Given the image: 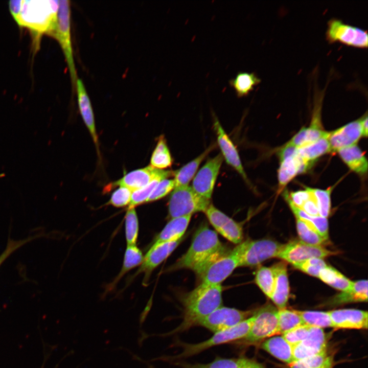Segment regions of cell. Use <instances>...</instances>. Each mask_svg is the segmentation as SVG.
I'll use <instances>...</instances> for the list:
<instances>
[{"label": "cell", "mask_w": 368, "mask_h": 368, "mask_svg": "<svg viewBox=\"0 0 368 368\" xmlns=\"http://www.w3.org/2000/svg\"><path fill=\"white\" fill-rule=\"evenodd\" d=\"M291 211L298 218L305 222L311 229L315 231L324 238L328 239V221L327 218L320 216L309 215L296 206L290 200L288 192L285 191L283 195Z\"/></svg>", "instance_id": "484cf974"}, {"label": "cell", "mask_w": 368, "mask_h": 368, "mask_svg": "<svg viewBox=\"0 0 368 368\" xmlns=\"http://www.w3.org/2000/svg\"><path fill=\"white\" fill-rule=\"evenodd\" d=\"M333 328L366 329L367 312L353 309H343L328 311Z\"/></svg>", "instance_id": "ffe728a7"}, {"label": "cell", "mask_w": 368, "mask_h": 368, "mask_svg": "<svg viewBox=\"0 0 368 368\" xmlns=\"http://www.w3.org/2000/svg\"><path fill=\"white\" fill-rule=\"evenodd\" d=\"M183 238L176 241L167 242L157 245H152L145 256L136 274L145 273L147 281L152 271L161 264L174 251L182 240Z\"/></svg>", "instance_id": "d6986e66"}, {"label": "cell", "mask_w": 368, "mask_h": 368, "mask_svg": "<svg viewBox=\"0 0 368 368\" xmlns=\"http://www.w3.org/2000/svg\"><path fill=\"white\" fill-rule=\"evenodd\" d=\"M44 364V363H43V364L42 365L41 368H43Z\"/></svg>", "instance_id": "6f0895ef"}, {"label": "cell", "mask_w": 368, "mask_h": 368, "mask_svg": "<svg viewBox=\"0 0 368 368\" xmlns=\"http://www.w3.org/2000/svg\"><path fill=\"white\" fill-rule=\"evenodd\" d=\"M222 286L200 284L181 298L183 308L181 323L168 334L186 331L196 326L201 319L222 306Z\"/></svg>", "instance_id": "3957f363"}, {"label": "cell", "mask_w": 368, "mask_h": 368, "mask_svg": "<svg viewBox=\"0 0 368 368\" xmlns=\"http://www.w3.org/2000/svg\"><path fill=\"white\" fill-rule=\"evenodd\" d=\"M337 254L323 246H314L301 240H294L283 244L277 257L293 265L309 259H323Z\"/></svg>", "instance_id": "7c38bea8"}, {"label": "cell", "mask_w": 368, "mask_h": 368, "mask_svg": "<svg viewBox=\"0 0 368 368\" xmlns=\"http://www.w3.org/2000/svg\"><path fill=\"white\" fill-rule=\"evenodd\" d=\"M362 136H367V112L361 118Z\"/></svg>", "instance_id": "f5cc1de1"}, {"label": "cell", "mask_w": 368, "mask_h": 368, "mask_svg": "<svg viewBox=\"0 0 368 368\" xmlns=\"http://www.w3.org/2000/svg\"><path fill=\"white\" fill-rule=\"evenodd\" d=\"M296 311L301 316L305 325L321 329L327 327H333L329 312Z\"/></svg>", "instance_id": "8d00e7d4"}, {"label": "cell", "mask_w": 368, "mask_h": 368, "mask_svg": "<svg viewBox=\"0 0 368 368\" xmlns=\"http://www.w3.org/2000/svg\"><path fill=\"white\" fill-rule=\"evenodd\" d=\"M70 5L67 0L59 1L58 23L54 38L60 43L67 63L74 89L77 79L71 36Z\"/></svg>", "instance_id": "9c48e42d"}, {"label": "cell", "mask_w": 368, "mask_h": 368, "mask_svg": "<svg viewBox=\"0 0 368 368\" xmlns=\"http://www.w3.org/2000/svg\"><path fill=\"white\" fill-rule=\"evenodd\" d=\"M215 147V145H211L197 157L179 169L173 171L175 188L188 186L196 173L200 164Z\"/></svg>", "instance_id": "f546056e"}, {"label": "cell", "mask_w": 368, "mask_h": 368, "mask_svg": "<svg viewBox=\"0 0 368 368\" xmlns=\"http://www.w3.org/2000/svg\"><path fill=\"white\" fill-rule=\"evenodd\" d=\"M75 88L77 93L78 104L80 114L96 148H98V138L93 109L84 85L80 79L77 78Z\"/></svg>", "instance_id": "7402d4cb"}, {"label": "cell", "mask_w": 368, "mask_h": 368, "mask_svg": "<svg viewBox=\"0 0 368 368\" xmlns=\"http://www.w3.org/2000/svg\"><path fill=\"white\" fill-rule=\"evenodd\" d=\"M132 193L128 188L120 187L112 193L108 204L116 208L129 205Z\"/></svg>", "instance_id": "bcb514c9"}, {"label": "cell", "mask_w": 368, "mask_h": 368, "mask_svg": "<svg viewBox=\"0 0 368 368\" xmlns=\"http://www.w3.org/2000/svg\"><path fill=\"white\" fill-rule=\"evenodd\" d=\"M237 256L233 251L227 252L212 262L199 276L201 283L208 285L221 284L238 267Z\"/></svg>", "instance_id": "5bb4252c"}, {"label": "cell", "mask_w": 368, "mask_h": 368, "mask_svg": "<svg viewBox=\"0 0 368 368\" xmlns=\"http://www.w3.org/2000/svg\"><path fill=\"white\" fill-rule=\"evenodd\" d=\"M333 365V357L332 356H328L325 362L321 368H332Z\"/></svg>", "instance_id": "db71d44e"}, {"label": "cell", "mask_w": 368, "mask_h": 368, "mask_svg": "<svg viewBox=\"0 0 368 368\" xmlns=\"http://www.w3.org/2000/svg\"><path fill=\"white\" fill-rule=\"evenodd\" d=\"M362 136L361 118L330 132L328 137L331 151L338 150L356 145Z\"/></svg>", "instance_id": "ac0fdd59"}, {"label": "cell", "mask_w": 368, "mask_h": 368, "mask_svg": "<svg viewBox=\"0 0 368 368\" xmlns=\"http://www.w3.org/2000/svg\"><path fill=\"white\" fill-rule=\"evenodd\" d=\"M210 199L197 194L189 186L174 189L168 202L169 216L172 218L204 212Z\"/></svg>", "instance_id": "52a82bcc"}, {"label": "cell", "mask_w": 368, "mask_h": 368, "mask_svg": "<svg viewBox=\"0 0 368 368\" xmlns=\"http://www.w3.org/2000/svg\"><path fill=\"white\" fill-rule=\"evenodd\" d=\"M312 164L303 159L297 153L281 162L278 170L279 189H283L297 174L306 172Z\"/></svg>", "instance_id": "603a6c76"}, {"label": "cell", "mask_w": 368, "mask_h": 368, "mask_svg": "<svg viewBox=\"0 0 368 368\" xmlns=\"http://www.w3.org/2000/svg\"><path fill=\"white\" fill-rule=\"evenodd\" d=\"M205 214L215 230L234 244H239L243 239L241 226L222 212L210 204Z\"/></svg>", "instance_id": "9a60e30c"}, {"label": "cell", "mask_w": 368, "mask_h": 368, "mask_svg": "<svg viewBox=\"0 0 368 368\" xmlns=\"http://www.w3.org/2000/svg\"><path fill=\"white\" fill-rule=\"evenodd\" d=\"M278 335L284 333L305 325L296 310L286 308L278 309Z\"/></svg>", "instance_id": "e575fe53"}, {"label": "cell", "mask_w": 368, "mask_h": 368, "mask_svg": "<svg viewBox=\"0 0 368 368\" xmlns=\"http://www.w3.org/2000/svg\"><path fill=\"white\" fill-rule=\"evenodd\" d=\"M310 326H300L282 335L285 339L292 347L302 341L307 336Z\"/></svg>", "instance_id": "c3c4849f"}, {"label": "cell", "mask_w": 368, "mask_h": 368, "mask_svg": "<svg viewBox=\"0 0 368 368\" xmlns=\"http://www.w3.org/2000/svg\"><path fill=\"white\" fill-rule=\"evenodd\" d=\"M293 266L307 274L318 278L319 272L327 265L321 258H311L294 264Z\"/></svg>", "instance_id": "7bdbcfd3"}, {"label": "cell", "mask_w": 368, "mask_h": 368, "mask_svg": "<svg viewBox=\"0 0 368 368\" xmlns=\"http://www.w3.org/2000/svg\"><path fill=\"white\" fill-rule=\"evenodd\" d=\"M278 309L267 304L254 312V323L248 333L233 343L244 347L255 345L278 335Z\"/></svg>", "instance_id": "5b68a950"}, {"label": "cell", "mask_w": 368, "mask_h": 368, "mask_svg": "<svg viewBox=\"0 0 368 368\" xmlns=\"http://www.w3.org/2000/svg\"><path fill=\"white\" fill-rule=\"evenodd\" d=\"M327 351L296 360L288 364V368H321L328 358Z\"/></svg>", "instance_id": "ee69618b"}, {"label": "cell", "mask_w": 368, "mask_h": 368, "mask_svg": "<svg viewBox=\"0 0 368 368\" xmlns=\"http://www.w3.org/2000/svg\"><path fill=\"white\" fill-rule=\"evenodd\" d=\"M144 256L142 251L136 245H127L125 252L122 267L115 283L117 282L125 274L134 267L141 265Z\"/></svg>", "instance_id": "d590c367"}, {"label": "cell", "mask_w": 368, "mask_h": 368, "mask_svg": "<svg viewBox=\"0 0 368 368\" xmlns=\"http://www.w3.org/2000/svg\"><path fill=\"white\" fill-rule=\"evenodd\" d=\"M214 129L217 136V143L221 155L228 165L233 167L249 183L238 152L234 143L226 134L217 118L214 115Z\"/></svg>", "instance_id": "e0dca14e"}, {"label": "cell", "mask_w": 368, "mask_h": 368, "mask_svg": "<svg viewBox=\"0 0 368 368\" xmlns=\"http://www.w3.org/2000/svg\"><path fill=\"white\" fill-rule=\"evenodd\" d=\"M296 228L301 241L314 246H323L328 239L310 228L307 224L298 218H296Z\"/></svg>", "instance_id": "ab89813d"}, {"label": "cell", "mask_w": 368, "mask_h": 368, "mask_svg": "<svg viewBox=\"0 0 368 368\" xmlns=\"http://www.w3.org/2000/svg\"><path fill=\"white\" fill-rule=\"evenodd\" d=\"M41 236V234L36 235L35 236H30L25 239L19 240H14L9 238L6 248L0 255V267L6 260V259L15 251L28 242H31L38 237H40Z\"/></svg>", "instance_id": "f6af8a7d"}, {"label": "cell", "mask_w": 368, "mask_h": 368, "mask_svg": "<svg viewBox=\"0 0 368 368\" xmlns=\"http://www.w3.org/2000/svg\"><path fill=\"white\" fill-rule=\"evenodd\" d=\"M261 79L254 72H240L229 81V83L238 97L247 96L261 82Z\"/></svg>", "instance_id": "4dcf8cb0"}, {"label": "cell", "mask_w": 368, "mask_h": 368, "mask_svg": "<svg viewBox=\"0 0 368 368\" xmlns=\"http://www.w3.org/2000/svg\"><path fill=\"white\" fill-rule=\"evenodd\" d=\"M327 338L323 329L310 327L306 338L293 347V361L327 351Z\"/></svg>", "instance_id": "2e32d148"}, {"label": "cell", "mask_w": 368, "mask_h": 368, "mask_svg": "<svg viewBox=\"0 0 368 368\" xmlns=\"http://www.w3.org/2000/svg\"><path fill=\"white\" fill-rule=\"evenodd\" d=\"M297 148L288 142L278 152L280 162L295 155L297 154Z\"/></svg>", "instance_id": "816d5d0a"}, {"label": "cell", "mask_w": 368, "mask_h": 368, "mask_svg": "<svg viewBox=\"0 0 368 368\" xmlns=\"http://www.w3.org/2000/svg\"><path fill=\"white\" fill-rule=\"evenodd\" d=\"M254 314L237 326L224 331L215 333L209 339L199 343L191 344L178 343L182 348L181 353L171 357V359H180L198 354L211 347L222 344L234 342L248 333L254 323Z\"/></svg>", "instance_id": "277c9868"}, {"label": "cell", "mask_w": 368, "mask_h": 368, "mask_svg": "<svg viewBox=\"0 0 368 368\" xmlns=\"http://www.w3.org/2000/svg\"><path fill=\"white\" fill-rule=\"evenodd\" d=\"M251 311L221 306L198 322L196 326L215 333L233 328L250 317Z\"/></svg>", "instance_id": "30bf717a"}, {"label": "cell", "mask_w": 368, "mask_h": 368, "mask_svg": "<svg viewBox=\"0 0 368 368\" xmlns=\"http://www.w3.org/2000/svg\"><path fill=\"white\" fill-rule=\"evenodd\" d=\"M192 215L172 218L155 238L152 245L178 240L183 237Z\"/></svg>", "instance_id": "cb8c5ba5"}, {"label": "cell", "mask_w": 368, "mask_h": 368, "mask_svg": "<svg viewBox=\"0 0 368 368\" xmlns=\"http://www.w3.org/2000/svg\"><path fill=\"white\" fill-rule=\"evenodd\" d=\"M172 158L164 135H160L157 141L150 159V166L163 170L171 167Z\"/></svg>", "instance_id": "d6a6232c"}, {"label": "cell", "mask_w": 368, "mask_h": 368, "mask_svg": "<svg viewBox=\"0 0 368 368\" xmlns=\"http://www.w3.org/2000/svg\"><path fill=\"white\" fill-rule=\"evenodd\" d=\"M261 348L288 364L293 361V347L283 336H272L265 340L261 344Z\"/></svg>", "instance_id": "4316f807"}, {"label": "cell", "mask_w": 368, "mask_h": 368, "mask_svg": "<svg viewBox=\"0 0 368 368\" xmlns=\"http://www.w3.org/2000/svg\"><path fill=\"white\" fill-rule=\"evenodd\" d=\"M171 175H173V171L160 170L150 165L131 171L120 179L108 184L103 192H109L118 187H125L133 192L144 187L156 178H168Z\"/></svg>", "instance_id": "8fae6325"}, {"label": "cell", "mask_w": 368, "mask_h": 368, "mask_svg": "<svg viewBox=\"0 0 368 368\" xmlns=\"http://www.w3.org/2000/svg\"><path fill=\"white\" fill-rule=\"evenodd\" d=\"M337 152L341 159L353 171L361 175L367 172V159L357 145L341 149Z\"/></svg>", "instance_id": "f1b7e54d"}, {"label": "cell", "mask_w": 368, "mask_h": 368, "mask_svg": "<svg viewBox=\"0 0 368 368\" xmlns=\"http://www.w3.org/2000/svg\"><path fill=\"white\" fill-rule=\"evenodd\" d=\"M328 134L312 143L297 148V154L308 162L313 163L321 156L331 151Z\"/></svg>", "instance_id": "1f68e13d"}, {"label": "cell", "mask_w": 368, "mask_h": 368, "mask_svg": "<svg viewBox=\"0 0 368 368\" xmlns=\"http://www.w3.org/2000/svg\"><path fill=\"white\" fill-rule=\"evenodd\" d=\"M317 205L319 216L327 218L331 210V188L322 190L311 188Z\"/></svg>", "instance_id": "b9f144b4"}, {"label": "cell", "mask_w": 368, "mask_h": 368, "mask_svg": "<svg viewBox=\"0 0 368 368\" xmlns=\"http://www.w3.org/2000/svg\"><path fill=\"white\" fill-rule=\"evenodd\" d=\"M259 363L257 360L245 356L223 358L217 357L209 363H179L182 368H252Z\"/></svg>", "instance_id": "d4e9b609"}, {"label": "cell", "mask_w": 368, "mask_h": 368, "mask_svg": "<svg viewBox=\"0 0 368 368\" xmlns=\"http://www.w3.org/2000/svg\"><path fill=\"white\" fill-rule=\"evenodd\" d=\"M367 301V281L361 280L352 281L348 290L341 291L331 301L334 305H340L354 302H366Z\"/></svg>", "instance_id": "83f0119b"}, {"label": "cell", "mask_w": 368, "mask_h": 368, "mask_svg": "<svg viewBox=\"0 0 368 368\" xmlns=\"http://www.w3.org/2000/svg\"><path fill=\"white\" fill-rule=\"evenodd\" d=\"M288 196L291 201L300 209L303 204L312 196V192L311 188L307 187L304 190L288 193Z\"/></svg>", "instance_id": "681fc988"}, {"label": "cell", "mask_w": 368, "mask_h": 368, "mask_svg": "<svg viewBox=\"0 0 368 368\" xmlns=\"http://www.w3.org/2000/svg\"><path fill=\"white\" fill-rule=\"evenodd\" d=\"M59 5L58 0H22L20 11L14 19L20 27L31 31L35 51L43 34L54 37L57 27Z\"/></svg>", "instance_id": "6da1fadb"}, {"label": "cell", "mask_w": 368, "mask_h": 368, "mask_svg": "<svg viewBox=\"0 0 368 368\" xmlns=\"http://www.w3.org/2000/svg\"><path fill=\"white\" fill-rule=\"evenodd\" d=\"M300 209L311 216L319 215L316 202L313 193L312 196L303 204Z\"/></svg>", "instance_id": "f907efd6"}, {"label": "cell", "mask_w": 368, "mask_h": 368, "mask_svg": "<svg viewBox=\"0 0 368 368\" xmlns=\"http://www.w3.org/2000/svg\"><path fill=\"white\" fill-rule=\"evenodd\" d=\"M282 245L270 239L247 240L239 243L233 251L238 259V267H250L277 257Z\"/></svg>", "instance_id": "8992f818"}, {"label": "cell", "mask_w": 368, "mask_h": 368, "mask_svg": "<svg viewBox=\"0 0 368 368\" xmlns=\"http://www.w3.org/2000/svg\"><path fill=\"white\" fill-rule=\"evenodd\" d=\"M139 220L135 208H128L125 217L127 245H136L139 234Z\"/></svg>", "instance_id": "f35d334b"}, {"label": "cell", "mask_w": 368, "mask_h": 368, "mask_svg": "<svg viewBox=\"0 0 368 368\" xmlns=\"http://www.w3.org/2000/svg\"><path fill=\"white\" fill-rule=\"evenodd\" d=\"M223 160L221 154L209 159L194 177L192 188L197 194L211 199Z\"/></svg>", "instance_id": "4fadbf2b"}, {"label": "cell", "mask_w": 368, "mask_h": 368, "mask_svg": "<svg viewBox=\"0 0 368 368\" xmlns=\"http://www.w3.org/2000/svg\"><path fill=\"white\" fill-rule=\"evenodd\" d=\"M271 268L274 276V285L270 299L278 309L286 308L290 291L286 264L281 262L274 264Z\"/></svg>", "instance_id": "44dd1931"}, {"label": "cell", "mask_w": 368, "mask_h": 368, "mask_svg": "<svg viewBox=\"0 0 368 368\" xmlns=\"http://www.w3.org/2000/svg\"><path fill=\"white\" fill-rule=\"evenodd\" d=\"M5 174L4 173H0V178L5 177Z\"/></svg>", "instance_id": "9f6ffc18"}, {"label": "cell", "mask_w": 368, "mask_h": 368, "mask_svg": "<svg viewBox=\"0 0 368 368\" xmlns=\"http://www.w3.org/2000/svg\"><path fill=\"white\" fill-rule=\"evenodd\" d=\"M255 282L262 291L269 298L273 291L274 276L271 267L262 266L257 270Z\"/></svg>", "instance_id": "74e56055"}, {"label": "cell", "mask_w": 368, "mask_h": 368, "mask_svg": "<svg viewBox=\"0 0 368 368\" xmlns=\"http://www.w3.org/2000/svg\"><path fill=\"white\" fill-rule=\"evenodd\" d=\"M252 368H265L263 364L259 363L257 365Z\"/></svg>", "instance_id": "11a10c76"}, {"label": "cell", "mask_w": 368, "mask_h": 368, "mask_svg": "<svg viewBox=\"0 0 368 368\" xmlns=\"http://www.w3.org/2000/svg\"><path fill=\"white\" fill-rule=\"evenodd\" d=\"M164 179L166 178L162 177L156 178L144 187L133 191L128 208H135L146 203L157 184Z\"/></svg>", "instance_id": "60d3db41"}, {"label": "cell", "mask_w": 368, "mask_h": 368, "mask_svg": "<svg viewBox=\"0 0 368 368\" xmlns=\"http://www.w3.org/2000/svg\"><path fill=\"white\" fill-rule=\"evenodd\" d=\"M227 252L216 233L203 225L196 231L190 247L173 268L189 269L200 276L212 262Z\"/></svg>", "instance_id": "7a4b0ae2"}, {"label": "cell", "mask_w": 368, "mask_h": 368, "mask_svg": "<svg viewBox=\"0 0 368 368\" xmlns=\"http://www.w3.org/2000/svg\"><path fill=\"white\" fill-rule=\"evenodd\" d=\"M318 278L331 287L344 291L350 288L352 281L332 266H327L323 269Z\"/></svg>", "instance_id": "836d02e7"}, {"label": "cell", "mask_w": 368, "mask_h": 368, "mask_svg": "<svg viewBox=\"0 0 368 368\" xmlns=\"http://www.w3.org/2000/svg\"><path fill=\"white\" fill-rule=\"evenodd\" d=\"M326 36L330 43L339 42L354 48H367L366 30L345 24L337 18H332L328 22Z\"/></svg>", "instance_id": "ba28073f"}, {"label": "cell", "mask_w": 368, "mask_h": 368, "mask_svg": "<svg viewBox=\"0 0 368 368\" xmlns=\"http://www.w3.org/2000/svg\"><path fill=\"white\" fill-rule=\"evenodd\" d=\"M174 188V179L166 178L161 180L152 192L146 202L156 201L164 197Z\"/></svg>", "instance_id": "7dc6e473"}]
</instances>
